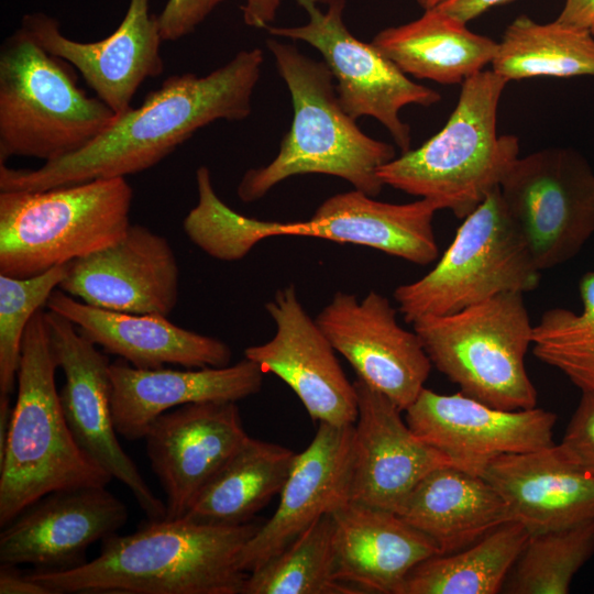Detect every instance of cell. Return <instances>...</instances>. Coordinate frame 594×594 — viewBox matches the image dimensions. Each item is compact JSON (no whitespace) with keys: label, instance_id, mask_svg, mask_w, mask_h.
Returning a JSON list of instances; mask_svg holds the SVG:
<instances>
[{"label":"cell","instance_id":"obj_9","mask_svg":"<svg viewBox=\"0 0 594 594\" xmlns=\"http://www.w3.org/2000/svg\"><path fill=\"white\" fill-rule=\"evenodd\" d=\"M541 271L509 216L499 187L463 219L453 241L425 276L395 288L404 319L451 315L502 293L538 287Z\"/></svg>","mask_w":594,"mask_h":594},{"label":"cell","instance_id":"obj_43","mask_svg":"<svg viewBox=\"0 0 594 594\" xmlns=\"http://www.w3.org/2000/svg\"><path fill=\"white\" fill-rule=\"evenodd\" d=\"M416 1L424 10H427V9L437 7L443 0H416Z\"/></svg>","mask_w":594,"mask_h":594},{"label":"cell","instance_id":"obj_23","mask_svg":"<svg viewBox=\"0 0 594 594\" xmlns=\"http://www.w3.org/2000/svg\"><path fill=\"white\" fill-rule=\"evenodd\" d=\"M263 370L243 359L233 365L201 369H138L120 359L110 363L111 411L121 437L143 439L162 414L194 403L238 402L257 394Z\"/></svg>","mask_w":594,"mask_h":594},{"label":"cell","instance_id":"obj_32","mask_svg":"<svg viewBox=\"0 0 594 594\" xmlns=\"http://www.w3.org/2000/svg\"><path fill=\"white\" fill-rule=\"evenodd\" d=\"M242 594H362L336 576L334 521L324 515L249 573Z\"/></svg>","mask_w":594,"mask_h":594},{"label":"cell","instance_id":"obj_37","mask_svg":"<svg viewBox=\"0 0 594 594\" xmlns=\"http://www.w3.org/2000/svg\"><path fill=\"white\" fill-rule=\"evenodd\" d=\"M223 0H168L160 13L163 41H177L196 30Z\"/></svg>","mask_w":594,"mask_h":594},{"label":"cell","instance_id":"obj_39","mask_svg":"<svg viewBox=\"0 0 594 594\" xmlns=\"http://www.w3.org/2000/svg\"><path fill=\"white\" fill-rule=\"evenodd\" d=\"M556 20L594 36V0H565Z\"/></svg>","mask_w":594,"mask_h":594},{"label":"cell","instance_id":"obj_34","mask_svg":"<svg viewBox=\"0 0 594 594\" xmlns=\"http://www.w3.org/2000/svg\"><path fill=\"white\" fill-rule=\"evenodd\" d=\"M583 310L551 308L532 330V353L581 392L594 391V271L580 280Z\"/></svg>","mask_w":594,"mask_h":594},{"label":"cell","instance_id":"obj_33","mask_svg":"<svg viewBox=\"0 0 594 594\" xmlns=\"http://www.w3.org/2000/svg\"><path fill=\"white\" fill-rule=\"evenodd\" d=\"M594 553V519L563 529L529 535L503 592L565 594Z\"/></svg>","mask_w":594,"mask_h":594},{"label":"cell","instance_id":"obj_21","mask_svg":"<svg viewBox=\"0 0 594 594\" xmlns=\"http://www.w3.org/2000/svg\"><path fill=\"white\" fill-rule=\"evenodd\" d=\"M150 0H130L120 25L96 42L65 36L59 23L44 13L26 14L21 26L51 54L76 68L96 96L117 114L131 108L142 82L164 72L158 16Z\"/></svg>","mask_w":594,"mask_h":594},{"label":"cell","instance_id":"obj_17","mask_svg":"<svg viewBox=\"0 0 594 594\" xmlns=\"http://www.w3.org/2000/svg\"><path fill=\"white\" fill-rule=\"evenodd\" d=\"M249 438L235 402L194 403L158 416L143 439L166 495L165 518H183Z\"/></svg>","mask_w":594,"mask_h":594},{"label":"cell","instance_id":"obj_7","mask_svg":"<svg viewBox=\"0 0 594 594\" xmlns=\"http://www.w3.org/2000/svg\"><path fill=\"white\" fill-rule=\"evenodd\" d=\"M133 190L127 178L0 191V274L28 278L121 240Z\"/></svg>","mask_w":594,"mask_h":594},{"label":"cell","instance_id":"obj_22","mask_svg":"<svg viewBox=\"0 0 594 594\" xmlns=\"http://www.w3.org/2000/svg\"><path fill=\"white\" fill-rule=\"evenodd\" d=\"M351 502L396 512L415 485L432 470L453 465L421 440L389 398L356 378Z\"/></svg>","mask_w":594,"mask_h":594},{"label":"cell","instance_id":"obj_29","mask_svg":"<svg viewBox=\"0 0 594 594\" xmlns=\"http://www.w3.org/2000/svg\"><path fill=\"white\" fill-rule=\"evenodd\" d=\"M296 453L249 438L202 488L183 518L218 526H237L252 518L280 493Z\"/></svg>","mask_w":594,"mask_h":594},{"label":"cell","instance_id":"obj_2","mask_svg":"<svg viewBox=\"0 0 594 594\" xmlns=\"http://www.w3.org/2000/svg\"><path fill=\"white\" fill-rule=\"evenodd\" d=\"M258 527L147 519L135 532L106 537L89 562L28 574L52 594H242L249 573L239 556Z\"/></svg>","mask_w":594,"mask_h":594},{"label":"cell","instance_id":"obj_8","mask_svg":"<svg viewBox=\"0 0 594 594\" xmlns=\"http://www.w3.org/2000/svg\"><path fill=\"white\" fill-rule=\"evenodd\" d=\"M522 293H502L446 316L411 324L431 364L460 392L504 410L537 406L525 356L532 330Z\"/></svg>","mask_w":594,"mask_h":594},{"label":"cell","instance_id":"obj_31","mask_svg":"<svg viewBox=\"0 0 594 594\" xmlns=\"http://www.w3.org/2000/svg\"><path fill=\"white\" fill-rule=\"evenodd\" d=\"M491 65L508 81L594 76V36L557 20L542 24L520 15L505 30Z\"/></svg>","mask_w":594,"mask_h":594},{"label":"cell","instance_id":"obj_19","mask_svg":"<svg viewBox=\"0 0 594 594\" xmlns=\"http://www.w3.org/2000/svg\"><path fill=\"white\" fill-rule=\"evenodd\" d=\"M128 517L125 505L106 486L48 493L2 527L0 564L44 571L79 566L89 546L116 534Z\"/></svg>","mask_w":594,"mask_h":594},{"label":"cell","instance_id":"obj_28","mask_svg":"<svg viewBox=\"0 0 594 594\" xmlns=\"http://www.w3.org/2000/svg\"><path fill=\"white\" fill-rule=\"evenodd\" d=\"M371 43L406 75L441 85H462L484 70L498 45L437 7L411 22L380 31Z\"/></svg>","mask_w":594,"mask_h":594},{"label":"cell","instance_id":"obj_15","mask_svg":"<svg viewBox=\"0 0 594 594\" xmlns=\"http://www.w3.org/2000/svg\"><path fill=\"white\" fill-rule=\"evenodd\" d=\"M405 413L415 435L476 475L501 455L553 444L557 421L556 414L541 408L504 410L461 392L443 395L426 387Z\"/></svg>","mask_w":594,"mask_h":594},{"label":"cell","instance_id":"obj_11","mask_svg":"<svg viewBox=\"0 0 594 594\" xmlns=\"http://www.w3.org/2000/svg\"><path fill=\"white\" fill-rule=\"evenodd\" d=\"M295 0L308 14L305 25L267 26L277 37L302 41L320 52L334 80L340 105L354 120L369 116L380 121L403 153L410 150V127L399 111L408 105L430 107L440 94L410 80L372 43L353 36L343 21L345 0Z\"/></svg>","mask_w":594,"mask_h":594},{"label":"cell","instance_id":"obj_20","mask_svg":"<svg viewBox=\"0 0 594 594\" xmlns=\"http://www.w3.org/2000/svg\"><path fill=\"white\" fill-rule=\"evenodd\" d=\"M354 424L320 422L309 446L296 453L276 510L245 543L238 565L246 573L279 554L324 515L351 502Z\"/></svg>","mask_w":594,"mask_h":594},{"label":"cell","instance_id":"obj_4","mask_svg":"<svg viewBox=\"0 0 594 594\" xmlns=\"http://www.w3.org/2000/svg\"><path fill=\"white\" fill-rule=\"evenodd\" d=\"M58 367L45 311L29 322L21 345L18 393L0 463V526L44 495L106 486L112 477L76 442L55 385Z\"/></svg>","mask_w":594,"mask_h":594},{"label":"cell","instance_id":"obj_1","mask_svg":"<svg viewBox=\"0 0 594 594\" xmlns=\"http://www.w3.org/2000/svg\"><path fill=\"white\" fill-rule=\"evenodd\" d=\"M263 63L264 53L255 47L240 51L205 76H169L147 94L141 106L118 114L105 132L79 151L37 169L0 164V191L125 178L148 169L211 122L246 119Z\"/></svg>","mask_w":594,"mask_h":594},{"label":"cell","instance_id":"obj_10","mask_svg":"<svg viewBox=\"0 0 594 594\" xmlns=\"http://www.w3.org/2000/svg\"><path fill=\"white\" fill-rule=\"evenodd\" d=\"M499 191L541 272L573 258L594 234V167L572 147L519 156Z\"/></svg>","mask_w":594,"mask_h":594},{"label":"cell","instance_id":"obj_6","mask_svg":"<svg viewBox=\"0 0 594 594\" xmlns=\"http://www.w3.org/2000/svg\"><path fill=\"white\" fill-rule=\"evenodd\" d=\"M72 65L22 26L0 48V164L52 162L85 147L117 113L78 86Z\"/></svg>","mask_w":594,"mask_h":594},{"label":"cell","instance_id":"obj_13","mask_svg":"<svg viewBox=\"0 0 594 594\" xmlns=\"http://www.w3.org/2000/svg\"><path fill=\"white\" fill-rule=\"evenodd\" d=\"M45 316L56 361L65 377L61 404L76 442L112 479L131 491L147 519L165 518V502L151 491L118 440L108 358L68 319L51 310Z\"/></svg>","mask_w":594,"mask_h":594},{"label":"cell","instance_id":"obj_27","mask_svg":"<svg viewBox=\"0 0 594 594\" xmlns=\"http://www.w3.org/2000/svg\"><path fill=\"white\" fill-rule=\"evenodd\" d=\"M395 514L429 537L441 554L462 550L514 521L503 497L483 476L454 465L424 476Z\"/></svg>","mask_w":594,"mask_h":594},{"label":"cell","instance_id":"obj_38","mask_svg":"<svg viewBox=\"0 0 594 594\" xmlns=\"http://www.w3.org/2000/svg\"><path fill=\"white\" fill-rule=\"evenodd\" d=\"M15 566L0 564V594H52L46 586Z\"/></svg>","mask_w":594,"mask_h":594},{"label":"cell","instance_id":"obj_41","mask_svg":"<svg viewBox=\"0 0 594 594\" xmlns=\"http://www.w3.org/2000/svg\"><path fill=\"white\" fill-rule=\"evenodd\" d=\"M282 0H245L241 7L244 23L251 28L265 29L275 20Z\"/></svg>","mask_w":594,"mask_h":594},{"label":"cell","instance_id":"obj_40","mask_svg":"<svg viewBox=\"0 0 594 594\" xmlns=\"http://www.w3.org/2000/svg\"><path fill=\"white\" fill-rule=\"evenodd\" d=\"M512 0H443L437 8L453 18L468 23L491 8Z\"/></svg>","mask_w":594,"mask_h":594},{"label":"cell","instance_id":"obj_36","mask_svg":"<svg viewBox=\"0 0 594 594\" xmlns=\"http://www.w3.org/2000/svg\"><path fill=\"white\" fill-rule=\"evenodd\" d=\"M559 447L573 464L594 475V391L582 392Z\"/></svg>","mask_w":594,"mask_h":594},{"label":"cell","instance_id":"obj_42","mask_svg":"<svg viewBox=\"0 0 594 594\" xmlns=\"http://www.w3.org/2000/svg\"><path fill=\"white\" fill-rule=\"evenodd\" d=\"M13 416L10 395L0 394V463L2 462L9 440Z\"/></svg>","mask_w":594,"mask_h":594},{"label":"cell","instance_id":"obj_14","mask_svg":"<svg viewBox=\"0 0 594 594\" xmlns=\"http://www.w3.org/2000/svg\"><path fill=\"white\" fill-rule=\"evenodd\" d=\"M336 352L362 380L403 411L425 387L432 364L415 331L399 326L389 299L337 292L316 317Z\"/></svg>","mask_w":594,"mask_h":594},{"label":"cell","instance_id":"obj_16","mask_svg":"<svg viewBox=\"0 0 594 594\" xmlns=\"http://www.w3.org/2000/svg\"><path fill=\"white\" fill-rule=\"evenodd\" d=\"M275 324L273 338L248 346L245 359L280 378L299 398L312 421L352 425L358 417L353 383L345 376L336 350L287 285L265 304Z\"/></svg>","mask_w":594,"mask_h":594},{"label":"cell","instance_id":"obj_5","mask_svg":"<svg viewBox=\"0 0 594 594\" xmlns=\"http://www.w3.org/2000/svg\"><path fill=\"white\" fill-rule=\"evenodd\" d=\"M507 82L492 69L464 80L444 127L378 168L384 186L432 200L459 219L474 211L519 157V139L496 128Z\"/></svg>","mask_w":594,"mask_h":594},{"label":"cell","instance_id":"obj_12","mask_svg":"<svg viewBox=\"0 0 594 594\" xmlns=\"http://www.w3.org/2000/svg\"><path fill=\"white\" fill-rule=\"evenodd\" d=\"M438 210L436 202L425 198L389 204L353 189L326 199L306 221H264L240 215L234 235L245 252L271 237H310L369 246L417 265H428L439 255L432 224Z\"/></svg>","mask_w":594,"mask_h":594},{"label":"cell","instance_id":"obj_26","mask_svg":"<svg viewBox=\"0 0 594 594\" xmlns=\"http://www.w3.org/2000/svg\"><path fill=\"white\" fill-rule=\"evenodd\" d=\"M332 517L336 576L362 593L399 594L416 565L441 554L394 512L350 502Z\"/></svg>","mask_w":594,"mask_h":594},{"label":"cell","instance_id":"obj_25","mask_svg":"<svg viewBox=\"0 0 594 594\" xmlns=\"http://www.w3.org/2000/svg\"><path fill=\"white\" fill-rule=\"evenodd\" d=\"M481 476L529 535L594 519V475L573 464L559 444L501 455Z\"/></svg>","mask_w":594,"mask_h":594},{"label":"cell","instance_id":"obj_24","mask_svg":"<svg viewBox=\"0 0 594 594\" xmlns=\"http://www.w3.org/2000/svg\"><path fill=\"white\" fill-rule=\"evenodd\" d=\"M45 306L72 321L95 345L138 369H160L166 364L185 369L221 367L231 360V349L226 342L178 327L162 315L98 308L59 288L51 294Z\"/></svg>","mask_w":594,"mask_h":594},{"label":"cell","instance_id":"obj_18","mask_svg":"<svg viewBox=\"0 0 594 594\" xmlns=\"http://www.w3.org/2000/svg\"><path fill=\"white\" fill-rule=\"evenodd\" d=\"M58 288L98 308L167 317L178 301L179 267L165 237L131 223L118 242L68 263Z\"/></svg>","mask_w":594,"mask_h":594},{"label":"cell","instance_id":"obj_35","mask_svg":"<svg viewBox=\"0 0 594 594\" xmlns=\"http://www.w3.org/2000/svg\"><path fill=\"white\" fill-rule=\"evenodd\" d=\"M67 268L64 264L28 278L0 274V394L13 392L25 329L57 289Z\"/></svg>","mask_w":594,"mask_h":594},{"label":"cell","instance_id":"obj_30","mask_svg":"<svg viewBox=\"0 0 594 594\" xmlns=\"http://www.w3.org/2000/svg\"><path fill=\"white\" fill-rule=\"evenodd\" d=\"M528 537L522 525L508 521L462 550L420 562L399 594L499 593Z\"/></svg>","mask_w":594,"mask_h":594},{"label":"cell","instance_id":"obj_3","mask_svg":"<svg viewBox=\"0 0 594 594\" xmlns=\"http://www.w3.org/2000/svg\"><path fill=\"white\" fill-rule=\"evenodd\" d=\"M266 46L290 92L293 121L275 158L244 173L237 189L240 200H260L284 179L305 174L336 176L378 196L384 184L377 172L396 157L394 146L363 133L344 111L324 62L276 38Z\"/></svg>","mask_w":594,"mask_h":594}]
</instances>
